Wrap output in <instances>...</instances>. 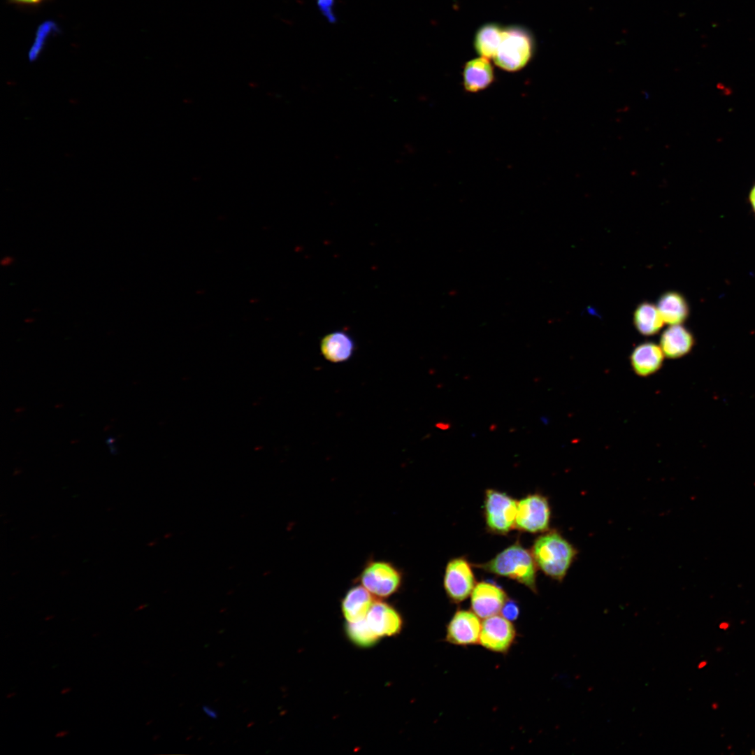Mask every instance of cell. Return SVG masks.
Returning a JSON list of instances; mask_svg holds the SVG:
<instances>
[{
    "label": "cell",
    "mask_w": 755,
    "mask_h": 755,
    "mask_svg": "<svg viewBox=\"0 0 755 755\" xmlns=\"http://www.w3.org/2000/svg\"><path fill=\"white\" fill-rule=\"evenodd\" d=\"M531 552L538 568L559 582L563 580L577 555L576 548L554 529L536 538Z\"/></svg>",
    "instance_id": "1"
},
{
    "label": "cell",
    "mask_w": 755,
    "mask_h": 755,
    "mask_svg": "<svg viewBox=\"0 0 755 755\" xmlns=\"http://www.w3.org/2000/svg\"><path fill=\"white\" fill-rule=\"evenodd\" d=\"M473 566L501 577H505L526 586L538 593L537 565L531 552L519 540L498 553L489 561L475 563Z\"/></svg>",
    "instance_id": "2"
},
{
    "label": "cell",
    "mask_w": 755,
    "mask_h": 755,
    "mask_svg": "<svg viewBox=\"0 0 755 755\" xmlns=\"http://www.w3.org/2000/svg\"><path fill=\"white\" fill-rule=\"evenodd\" d=\"M533 52V40L524 28L512 26L503 29L501 42L494 57V63L507 71L524 67Z\"/></svg>",
    "instance_id": "3"
},
{
    "label": "cell",
    "mask_w": 755,
    "mask_h": 755,
    "mask_svg": "<svg viewBox=\"0 0 755 755\" xmlns=\"http://www.w3.org/2000/svg\"><path fill=\"white\" fill-rule=\"evenodd\" d=\"M517 501L505 492L488 489L484 493V517L487 530L505 535L515 528Z\"/></svg>",
    "instance_id": "4"
},
{
    "label": "cell",
    "mask_w": 755,
    "mask_h": 755,
    "mask_svg": "<svg viewBox=\"0 0 755 755\" xmlns=\"http://www.w3.org/2000/svg\"><path fill=\"white\" fill-rule=\"evenodd\" d=\"M550 522V504L543 494H530L517 501L516 529L530 533H542L549 530Z\"/></svg>",
    "instance_id": "5"
},
{
    "label": "cell",
    "mask_w": 755,
    "mask_h": 755,
    "mask_svg": "<svg viewBox=\"0 0 755 755\" xmlns=\"http://www.w3.org/2000/svg\"><path fill=\"white\" fill-rule=\"evenodd\" d=\"M360 581L371 594L385 598L399 589L402 575L395 566L388 562L373 561L364 568Z\"/></svg>",
    "instance_id": "6"
},
{
    "label": "cell",
    "mask_w": 755,
    "mask_h": 755,
    "mask_svg": "<svg viewBox=\"0 0 755 755\" xmlns=\"http://www.w3.org/2000/svg\"><path fill=\"white\" fill-rule=\"evenodd\" d=\"M468 561L463 556L450 560L446 566L443 586L449 599L459 603L470 596L476 580Z\"/></svg>",
    "instance_id": "7"
},
{
    "label": "cell",
    "mask_w": 755,
    "mask_h": 755,
    "mask_svg": "<svg viewBox=\"0 0 755 755\" xmlns=\"http://www.w3.org/2000/svg\"><path fill=\"white\" fill-rule=\"evenodd\" d=\"M516 635L512 621L495 614L484 619L479 642L491 652L506 653L514 643Z\"/></svg>",
    "instance_id": "8"
},
{
    "label": "cell",
    "mask_w": 755,
    "mask_h": 755,
    "mask_svg": "<svg viewBox=\"0 0 755 755\" xmlns=\"http://www.w3.org/2000/svg\"><path fill=\"white\" fill-rule=\"evenodd\" d=\"M482 623L473 612L458 610L450 620L446 631V640L453 645L467 646L479 642Z\"/></svg>",
    "instance_id": "9"
},
{
    "label": "cell",
    "mask_w": 755,
    "mask_h": 755,
    "mask_svg": "<svg viewBox=\"0 0 755 755\" xmlns=\"http://www.w3.org/2000/svg\"><path fill=\"white\" fill-rule=\"evenodd\" d=\"M470 598L472 611L482 619L497 614L508 598L501 587L487 580L476 583Z\"/></svg>",
    "instance_id": "10"
},
{
    "label": "cell",
    "mask_w": 755,
    "mask_h": 755,
    "mask_svg": "<svg viewBox=\"0 0 755 755\" xmlns=\"http://www.w3.org/2000/svg\"><path fill=\"white\" fill-rule=\"evenodd\" d=\"M366 620L379 638L394 635L402 627V619L398 612L389 604L379 601L373 603Z\"/></svg>",
    "instance_id": "11"
},
{
    "label": "cell",
    "mask_w": 755,
    "mask_h": 755,
    "mask_svg": "<svg viewBox=\"0 0 755 755\" xmlns=\"http://www.w3.org/2000/svg\"><path fill=\"white\" fill-rule=\"evenodd\" d=\"M695 344L693 333L681 324L670 325L661 334L660 347L669 359L682 357L691 351Z\"/></svg>",
    "instance_id": "12"
},
{
    "label": "cell",
    "mask_w": 755,
    "mask_h": 755,
    "mask_svg": "<svg viewBox=\"0 0 755 755\" xmlns=\"http://www.w3.org/2000/svg\"><path fill=\"white\" fill-rule=\"evenodd\" d=\"M663 355L660 346L652 342L642 343L633 349L631 355V364L637 375L648 376L660 369Z\"/></svg>",
    "instance_id": "13"
},
{
    "label": "cell",
    "mask_w": 755,
    "mask_h": 755,
    "mask_svg": "<svg viewBox=\"0 0 755 755\" xmlns=\"http://www.w3.org/2000/svg\"><path fill=\"white\" fill-rule=\"evenodd\" d=\"M355 344L345 331H335L321 339L320 351L323 357L332 363L347 361L354 353Z\"/></svg>",
    "instance_id": "14"
},
{
    "label": "cell",
    "mask_w": 755,
    "mask_h": 755,
    "mask_svg": "<svg viewBox=\"0 0 755 755\" xmlns=\"http://www.w3.org/2000/svg\"><path fill=\"white\" fill-rule=\"evenodd\" d=\"M656 307L663 322L669 325L681 324L687 319L690 312L686 298L677 292L663 294Z\"/></svg>",
    "instance_id": "15"
},
{
    "label": "cell",
    "mask_w": 755,
    "mask_h": 755,
    "mask_svg": "<svg viewBox=\"0 0 755 755\" xmlns=\"http://www.w3.org/2000/svg\"><path fill=\"white\" fill-rule=\"evenodd\" d=\"M463 76L464 88L470 92L486 89L494 79L491 64L482 57L468 61L465 64Z\"/></svg>",
    "instance_id": "16"
},
{
    "label": "cell",
    "mask_w": 755,
    "mask_h": 755,
    "mask_svg": "<svg viewBox=\"0 0 755 755\" xmlns=\"http://www.w3.org/2000/svg\"><path fill=\"white\" fill-rule=\"evenodd\" d=\"M375 602L371 594L364 587L350 589L342 601V612L347 622L366 618Z\"/></svg>",
    "instance_id": "17"
},
{
    "label": "cell",
    "mask_w": 755,
    "mask_h": 755,
    "mask_svg": "<svg viewBox=\"0 0 755 755\" xmlns=\"http://www.w3.org/2000/svg\"><path fill=\"white\" fill-rule=\"evenodd\" d=\"M503 29L495 23L482 26L476 33L475 48L482 57L491 59L495 57L502 39Z\"/></svg>",
    "instance_id": "18"
},
{
    "label": "cell",
    "mask_w": 755,
    "mask_h": 755,
    "mask_svg": "<svg viewBox=\"0 0 755 755\" xmlns=\"http://www.w3.org/2000/svg\"><path fill=\"white\" fill-rule=\"evenodd\" d=\"M633 323L643 336L657 333L663 325V320L656 305L643 302L638 305L633 314Z\"/></svg>",
    "instance_id": "19"
},
{
    "label": "cell",
    "mask_w": 755,
    "mask_h": 755,
    "mask_svg": "<svg viewBox=\"0 0 755 755\" xmlns=\"http://www.w3.org/2000/svg\"><path fill=\"white\" fill-rule=\"evenodd\" d=\"M346 631L351 641L362 647L374 645L380 638L370 628L366 618L355 622H347Z\"/></svg>",
    "instance_id": "20"
},
{
    "label": "cell",
    "mask_w": 755,
    "mask_h": 755,
    "mask_svg": "<svg viewBox=\"0 0 755 755\" xmlns=\"http://www.w3.org/2000/svg\"><path fill=\"white\" fill-rule=\"evenodd\" d=\"M56 29V24L52 22H45L39 27L34 44L29 52L30 61H34L38 57L47 38Z\"/></svg>",
    "instance_id": "21"
},
{
    "label": "cell",
    "mask_w": 755,
    "mask_h": 755,
    "mask_svg": "<svg viewBox=\"0 0 755 755\" xmlns=\"http://www.w3.org/2000/svg\"><path fill=\"white\" fill-rule=\"evenodd\" d=\"M501 612L504 618L510 621H513L516 620L519 615V606L515 600L508 598L503 604Z\"/></svg>",
    "instance_id": "22"
},
{
    "label": "cell",
    "mask_w": 755,
    "mask_h": 755,
    "mask_svg": "<svg viewBox=\"0 0 755 755\" xmlns=\"http://www.w3.org/2000/svg\"><path fill=\"white\" fill-rule=\"evenodd\" d=\"M317 3L319 10L329 22L335 23L337 21L333 13L335 0H317Z\"/></svg>",
    "instance_id": "23"
},
{
    "label": "cell",
    "mask_w": 755,
    "mask_h": 755,
    "mask_svg": "<svg viewBox=\"0 0 755 755\" xmlns=\"http://www.w3.org/2000/svg\"><path fill=\"white\" fill-rule=\"evenodd\" d=\"M202 709H203V712H205V713H206V714H207V716H208L209 717H210V718H212V719H217V717H218V713H217V711H216L215 710L213 709L212 707H209V706H208V705H203V706L202 707Z\"/></svg>",
    "instance_id": "24"
},
{
    "label": "cell",
    "mask_w": 755,
    "mask_h": 755,
    "mask_svg": "<svg viewBox=\"0 0 755 755\" xmlns=\"http://www.w3.org/2000/svg\"><path fill=\"white\" fill-rule=\"evenodd\" d=\"M749 201L750 206H751L754 213H755V184L752 187V189H751V190L749 192Z\"/></svg>",
    "instance_id": "25"
},
{
    "label": "cell",
    "mask_w": 755,
    "mask_h": 755,
    "mask_svg": "<svg viewBox=\"0 0 755 755\" xmlns=\"http://www.w3.org/2000/svg\"><path fill=\"white\" fill-rule=\"evenodd\" d=\"M13 262H14V258L13 257H11V256H8L7 255V256L3 257L1 259L0 264H1V266L7 267V266H10Z\"/></svg>",
    "instance_id": "26"
},
{
    "label": "cell",
    "mask_w": 755,
    "mask_h": 755,
    "mask_svg": "<svg viewBox=\"0 0 755 755\" xmlns=\"http://www.w3.org/2000/svg\"><path fill=\"white\" fill-rule=\"evenodd\" d=\"M731 625L728 621H722L719 624V628L723 631H726L730 628Z\"/></svg>",
    "instance_id": "27"
},
{
    "label": "cell",
    "mask_w": 755,
    "mask_h": 755,
    "mask_svg": "<svg viewBox=\"0 0 755 755\" xmlns=\"http://www.w3.org/2000/svg\"><path fill=\"white\" fill-rule=\"evenodd\" d=\"M13 1H15L16 2H18V3H29V4H30V3H37L40 2L42 0H13Z\"/></svg>",
    "instance_id": "28"
},
{
    "label": "cell",
    "mask_w": 755,
    "mask_h": 755,
    "mask_svg": "<svg viewBox=\"0 0 755 755\" xmlns=\"http://www.w3.org/2000/svg\"><path fill=\"white\" fill-rule=\"evenodd\" d=\"M69 733V731H58L55 734V737L57 738H64V737L66 736Z\"/></svg>",
    "instance_id": "29"
},
{
    "label": "cell",
    "mask_w": 755,
    "mask_h": 755,
    "mask_svg": "<svg viewBox=\"0 0 755 755\" xmlns=\"http://www.w3.org/2000/svg\"><path fill=\"white\" fill-rule=\"evenodd\" d=\"M71 691H72V689L71 687H64L61 690L60 693L62 695H66V694L69 693V692H71Z\"/></svg>",
    "instance_id": "30"
},
{
    "label": "cell",
    "mask_w": 755,
    "mask_h": 755,
    "mask_svg": "<svg viewBox=\"0 0 755 755\" xmlns=\"http://www.w3.org/2000/svg\"><path fill=\"white\" fill-rule=\"evenodd\" d=\"M707 661H705V660H704V661H700V663H698V668L699 669H702V668H705V666H707Z\"/></svg>",
    "instance_id": "31"
},
{
    "label": "cell",
    "mask_w": 755,
    "mask_h": 755,
    "mask_svg": "<svg viewBox=\"0 0 755 755\" xmlns=\"http://www.w3.org/2000/svg\"><path fill=\"white\" fill-rule=\"evenodd\" d=\"M437 426L440 427L442 429H448V427H449L447 424H443V423L438 424Z\"/></svg>",
    "instance_id": "32"
},
{
    "label": "cell",
    "mask_w": 755,
    "mask_h": 755,
    "mask_svg": "<svg viewBox=\"0 0 755 755\" xmlns=\"http://www.w3.org/2000/svg\"><path fill=\"white\" fill-rule=\"evenodd\" d=\"M718 707H719V704H718L717 703H712V705H711V708H712V710H717V709H718Z\"/></svg>",
    "instance_id": "33"
},
{
    "label": "cell",
    "mask_w": 755,
    "mask_h": 755,
    "mask_svg": "<svg viewBox=\"0 0 755 755\" xmlns=\"http://www.w3.org/2000/svg\"><path fill=\"white\" fill-rule=\"evenodd\" d=\"M15 695H16V693H15V692L9 693H8V694L6 695V698H7L8 699H9V698H13V697H14V696H15Z\"/></svg>",
    "instance_id": "34"
},
{
    "label": "cell",
    "mask_w": 755,
    "mask_h": 755,
    "mask_svg": "<svg viewBox=\"0 0 755 755\" xmlns=\"http://www.w3.org/2000/svg\"><path fill=\"white\" fill-rule=\"evenodd\" d=\"M52 617H45V621H48V620L51 619Z\"/></svg>",
    "instance_id": "35"
}]
</instances>
